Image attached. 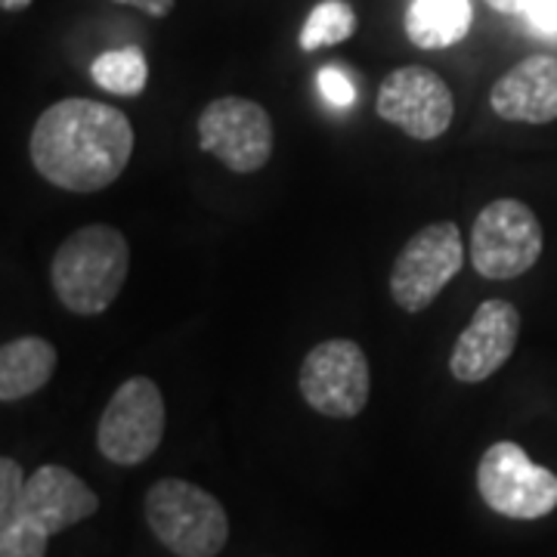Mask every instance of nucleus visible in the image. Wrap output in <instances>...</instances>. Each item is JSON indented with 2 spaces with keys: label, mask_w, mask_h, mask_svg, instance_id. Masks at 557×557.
I'll return each mask as SVG.
<instances>
[{
  "label": "nucleus",
  "mask_w": 557,
  "mask_h": 557,
  "mask_svg": "<svg viewBox=\"0 0 557 557\" xmlns=\"http://www.w3.org/2000/svg\"><path fill=\"white\" fill-rule=\"evenodd\" d=\"M40 177L69 193H100L124 174L134 156L131 119L97 100L53 102L28 139Z\"/></svg>",
  "instance_id": "nucleus-1"
},
{
  "label": "nucleus",
  "mask_w": 557,
  "mask_h": 557,
  "mask_svg": "<svg viewBox=\"0 0 557 557\" xmlns=\"http://www.w3.org/2000/svg\"><path fill=\"white\" fill-rule=\"evenodd\" d=\"M131 270V245L121 230L94 223L72 233L53 255L50 282L75 317H100L112 307Z\"/></svg>",
  "instance_id": "nucleus-2"
},
{
  "label": "nucleus",
  "mask_w": 557,
  "mask_h": 557,
  "mask_svg": "<svg viewBox=\"0 0 557 557\" xmlns=\"http://www.w3.org/2000/svg\"><path fill=\"white\" fill-rule=\"evenodd\" d=\"M143 511L156 539L177 557H218L230 539V518L220 498L189 480L152 483Z\"/></svg>",
  "instance_id": "nucleus-3"
},
{
  "label": "nucleus",
  "mask_w": 557,
  "mask_h": 557,
  "mask_svg": "<svg viewBox=\"0 0 557 557\" xmlns=\"http://www.w3.org/2000/svg\"><path fill=\"white\" fill-rule=\"evenodd\" d=\"M478 490L486 508L502 518L539 520L557 508V474L536 465L511 440H498L483 453Z\"/></svg>",
  "instance_id": "nucleus-4"
},
{
  "label": "nucleus",
  "mask_w": 557,
  "mask_h": 557,
  "mask_svg": "<svg viewBox=\"0 0 557 557\" xmlns=\"http://www.w3.org/2000/svg\"><path fill=\"white\" fill-rule=\"evenodd\" d=\"M542 223L518 199L490 201L471 230V263L483 278L505 282L533 270L542 255Z\"/></svg>",
  "instance_id": "nucleus-5"
},
{
  "label": "nucleus",
  "mask_w": 557,
  "mask_h": 557,
  "mask_svg": "<svg viewBox=\"0 0 557 557\" xmlns=\"http://www.w3.org/2000/svg\"><path fill=\"white\" fill-rule=\"evenodd\" d=\"M161 440H164V399L159 384L146 375H134L106 403L97 424V449L112 465L134 468L156 456Z\"/></svg>",
  "instance_id": "nucleus-6"
},
{
  "label": "nucleus",
  "mask_w": 557,
  "mask_h": 557,
  "mask_svg": "<svg viewBox=\"0 0 557 557\" xmlns=\"http://www.w3.org/2000/svg\"><path fill=\"white\" fill-rule=\"evenodd\" d=\"M465 260L461 233L453 220H437L421 226L399 248L391 267V295L406 313H421L440 298V292L458 276Z\"/></svg>",
  "instance_id": "nucleus-7"
},
{
  "label": "nucleus",
  "mask_w": 557,
  "mask_h": 557,
  "mask_svg": "<svg viewBox=\"0 0 557 557\" xmlns=\"http://www.w3.org/2000/svg\"><path fill=\"white\" fill-rule=\"evenodd\" d=\"M199 146L233 174H255L273 156L276 134L260 102L220 97L201 109Z\"/></svg>",
  "instance_id": "nucleus-8"
},
{
  "label": "nucleus",
  "mask_w": 557,
  "mask_h": 557,
  "mask_svg": "<svg viewBox=\"0 0 557 557\" xmlns=\"http://www.w3.org/2000/svg\"><path fill=\"white\" fill-rule=\"evenodd\" d=\"M300 397L325 418H357L372 391L369 359L357 341L332 338L317 344L300 362Z\"/></svg>",
  "instance_id": "nucleus-9"
},
{
  "label": "nucleus",
  "mask_w": 557,
  "mask_h": 557,
  "mask_svg": "<svg viewBox=\"0 0 557 557\" xmlns=\"http://www.w3.org/2000/svg\"><path fill=\"white\" fill-rule=\"evenodd\" d=\"M379 115L412 139H437L449 131L456 100L449 84L424 65L394 69L379 87Z\"/></svg>",
  "instance_id": "nucleus-10"
},
{
  "label": "nucleus",
  "mask_w": 557,
  "mask_h": 557,
  "mask_svg": "<svg viewBox=\"0 0 557 557\" xmlns=\"http://www.w3.org/2000/svg\"><path fill=\"white\" fill-rule=\"evenodd\" d=\"M520 338V313L508 300H483L449 354V372L461 384L493 379Z\"/></svg>",
  "instance_id": "nucleus-11"
},
{
  "label": "nucleus",
  "mask_w": 557,
  "mask_h": 557,
  "mask_svg": "<svg viewBox=\"0 0 557 557\" xmlns=\"http://www.w3.org/2000/svg\"><path fill=\"white\" fill-rule=\"evenodd\" d=\"M100 511V496L84 480L62 465H40L32 478H25L16 518L32 520L47 536L75 527Z\"/></svg>",
  "instance_id": "nucleus-12"
},
{
  "label": "nucleus",
  "mask_w": 557,
  "mask_h": 557,
  "mask_svg": "<svg viewBox=\"0 0 557 557\" xmlns=\"http://www.w3.org/2000/svg\"><path fill=\"white\" fill-rule=\"evenodd\" d=\"M498 119L548 124L557 119V57H527L508 69L490 90Z\"/></svg>",
  "instance_id": "nucleus-13"
},
{
  "label": "nucleus",
  "mask_w": 557,
  "mask_h": 557,
  "mask_svg": "<svg viewBox=\"0 0 557 557\" xmlns=\"http://www.w3.org/2000/svg\"><path fill=\"white\" fill-rule=\"evenodd\" d=\"M60 354L40 335H22L0 347V403H20L38 394L57 372Z\"/></svg>",
  "instance_id": "nucleus-14"
},
{
  "label": "nucleus",
  "mask_w": 557,
  "mask_h": 557,
  "mask_svg": "<svg viewBox=\"0 0 557 557\" xmlns=\"http://www.w3.org/2000/svg\"><path fill=\"white\" fill-rule=\"evenodd\" d=\"M471 28L468 0H412L406 13V35L421 50L453 47Z\"/></svg>",
  "instance_id": "nucleus-15"
},
{
  "label": "nucleus",
  "mask_w": 557,
  "mask_h": 557,
  "mask_svg": "<svg viewBox=\"0 0 557 557\" xmlns=\"http://www.w3.org/2000/svg\"><path fill=\"white\" fill-rule=\"evenodd\" d=\"M90 75L102 90L119 94V97H139L146 90L149 65L139 47H124V50H109L94 60Z\"/></svg>",
  "instance_id": "nucleus-16"
},
{
  "label": "nucleus",
  "mask_w": 557,
  "mask_h": 557,
  "mask_svg": "<svg viewBox=\"0 0 557 557\" xmlns=\"http://www.w3.org/2000/svg\"><path fill=\"white\" fill-rule=\"evenodd\" d=\"M357 32V13L350 3L344 0H322L313 7V13L304 22L300 32V47L304 50H322V47H335L344 44Z\"/></svg>",
  "instance_id": "nucleus-17"
},
{
  "label": "nucleus",
  "mask_w": 557,
  "mask_h": 557,
  "mask_svg": "<svg viewBox=\"0 0 557 557\" xmlns=\"http://www.w3.org/2000/svg\"><path fill=\"white\" fill-rule=\"evenodd\" d=\"M50 536L32 520L16 518L0 527V557H44Z\"/></svg>",
  "instance_id": "nucleus-18"
},
{
  "label": "nucleus",
  "mask_w": 557,
  "mask_h": 557,
  "mask_svg": "<svg viewBox=\"0 0 557 557\" xmlns=\"http://www.w3.org/2000/svg\"><path fill=\"white\" fill-rule=\"evenodd\" d=\"M22 490H25V474H22L20 461L3 456L0 458V527L16 520Z\"/></svg>",
  "instance_id": "nucleus-19"
},
{
  "label": "nucleus",
  "mask_w": 557,
  "mask_h": 557,
  "mask_svg": "<svg viewBox=\"0 0 557 557\" xmlns=\"http://www.w3.org/2000/svg\"><path fill=\"white\" fill-rule=\"evenodd\" d=\"M317 84H319V94L332 102V106H338V109H347V106H354V100H357V87H354V81H347V75H344L341 69H332V65L319 69Z\"/></svg>",
  "instance_id": "nucleus-20"
},
{
  "label": "nucleus",
  "mask_w": 557,
  "mask_h": 557,
  "mask_svg": "<svg viewBox=\"0 0 557 557\" xmlns=\"http://www.w3.org/2000/svg\"><path fill=\"white\" fill-rule=\"evenodd\" d=\"M523 13L542 35H557V0H523Z\"/></svg>",
  "instance_id": "nucleus-21"
},
{
  "label": "nucleus",
  "mask_w": 557,
  "mask_h": 557,
  "mask_svg": "<svg viewBox=\"0 0 557 557\" xmlns=\"http://www.w3.org/2000/svg\"><path fill=\"white\" fill-rule=\"evenodd\" d=\"M115 3H124V7H137V10H143L146 16L164 20V16H171V10H174V3H177V0H115Z\"/></svg>",
  "instance_id": "nucleus-22"
},
{
  "label": "nucleus",
  "mask_w": 557,
  "mask_h": 557,
  "mask_svg": "<svg viewBox=\"0 0 557 557\" xmlns=\"http://www.w3.org/2000/svg\"><path fill=\"white\" fill-rule=\"evenodd\" d=\"M498 13H523V0H486Z\"/></svg>",
  "instance_id": "nucleus-23"
},
{
  "label": "nucleus",
  "mask_w": 557,
  "mask_h": 557,
  "mask_svg": "<svg viewBox=\"0 0 557 557\" xmlns=\"http://www.w3.org/2000/svg\"><path fill=\"white\" fill-rule=\"evenodd\" d=\"M28 3H32V0H0V7H3L7 13H20Z\"/></svg>",
  "instance_id": "nucleus-24"
}]
</instances>
